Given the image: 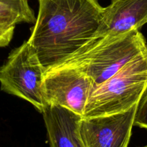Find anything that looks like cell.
<instances>
[{
	"label": "cell",
	"instance_id": "8fae6325",
	"mask_svg": "<svg viewBox=\"0 0 147 147\" xmlns=\"http://www.w3.org/2000/svg\"><path fill=\"white\" fill-rule=\"evenodd\" d=\"M15 26L0 23V48L8 46L13 37Z\"/></svg>",
	"mask_w": 147,
	"mask_h": 147
},
{
	"label": "cell",
	"instance_id": "6da1fadb",
	"mask_svg": "<svg viewBox=\"0 0 147 147\" xmlns=\"http://www.w3.org/2000/svg\"><path fill=\"white\" fill-rule=\"evenodd\" d=\"M28 41L46 71L93 39L104 7L97 0H38Z\"/></svg>",
	"mask_w": 147,
	"mask_h": 147
},
{
	"label": "cell",
	"instance_id": "7c38bea8",
	"mask_svg": "<svg viewBox=\"0 0 147 147\" xmlns=\"http://www.w3.org/2000/svg\"><path fill=\"white\" fill-rule=\"evenodd\" d=\"M141 147H147V144L146 146H141Z\"/></svg>",
	"mask_w": 147,
	"mask_h": 147
},
{
	"label": "cell",
	"instance_id": "9c48e42d",
	"mask_svg": "<svg viewBox=\"0 0 147 147\" xmlns=\"http://www.w3.org/2000/svg\"><path fill=\"white\" fill-rule=\"evenodd\" d=\"M36 21L28 0H0V23L16 26L18 24H32Z\"/></svg>",
	"mask_w": 147,
	"mask_h": 147
},
{
	"label": "cell",
	"instance_id": "7a4b0ae2",
	"mask_svg": "<svg viewBox=\"0 0 147 147\" xmlns=\"http://www.w3.org/2000/svg\"><path fill=\"white\" fill-rule=\"evenodd\" d=\"M147 50V42L138 30L92 39L52 68H74L91 80L94 87L116 74L123 66Z\"/></svg>",
	"mask_w": 147,
	"mask_h": 147
},
{
	"label": "cell",
	"instance_id": "8992f818",
	"mask_svg": "<svg viewBox=\"0 0 147 147\" xmlns=\"http://www.w3.org/2000/svg\"><path fill=\"white\" fill-rule=\"evenodd\" d=\"M137 105L120 113L82 118L80 134L84 147H128Z\"/></svg>",
	"mask_w": 147,
	"mask_h": 147
},
{
	"label": "cell",
	"instance_id": "30bf717a",
	"mask_svg": "<svg viewBox=\"0 0 147 147\" xmlns=\"http://www.w3.org/2000/svg\"><path fill=\"white\" fill-rule=\"evenodd\" d=\"M134 125L147 130V89L137 104Z\"/></svg>",
	"mask_w": 147,
	"mask_h": 147
},
{
	"label": "cell",
	"instance_id": "ba28073f",
	"mask_svg": "<svg viewBox=\"0 0 147 147\" xmlns=\"http://www.w3.org/2000/svg\"><path fill=\"white\" fill-rule=\"evenodd\" d=\"M42 114L50 147H84L80 134L82 117L63 107L46 103Z\"/></svg>",
	"mask_w": 147,
	"mask_h": 147
},
{
	"label": "cell",
	"instance_id": "52a82bcc",
	"mask_svg": "<svg viewBox=\"0 0 147 147\" xmlns=\"http://www.w3.org/2000/svg\"><path fill=\"white\" fill-rule=\"evenodd\" d=\"M146 23L147 0H111L93 39L139 30Z\"/></svg>",
	"mask_w": 147,
	"mask_h": 147
},
{
	"label": "cell",
	"instance_id": "277c9868",
	"mask_svg": "<svg viewBox=\"0 0 147 147\" xmlns=\"http://www.w3.org/2000/svg\"><path fill=\"white\" fill-rule=\"evenodd\" d=\"M46 71L36 51L27 40L13 49L0 66V88L26 100L42 113L44 108L42 84Z\"/></svg>",
	"mask_w": 147,
	"mask_h": 147
},
{
	"label": "cell",
	"instance_id": "3957f363",
	"mask_svg": "<svg viewBox=\"0 0 147 147\" xmlns=\"http://www.w3.org/2000/svg\"><path fill=\"white\" fill-rule=\"evenodd\" d=\"M147 89V50L124 65L116 74L94 87L82 118L125 112L137 105Z\"/></svg>",
	"mask_w": 147,
	"mask_h": 147
},
{
	"label": "cell",
	"instance_id": "5b68a950",
	"mask_svg": "<svg viewBox=\"0 0 147 147\" xmlns=\"http://www.w3.org/2000/svg\"><path fill=\"white\" fill-rule=\"evenodd\" d=\"M91 80L74 68H51L42 84L44 104L58 105L82 117L90 93Z\"/></svg>",
	"mask_w": 147,
	"mask_h": 147
}]
</instances>
